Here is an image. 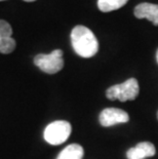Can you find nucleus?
I'll use <instances>...</instances> for the list:
<instances>
[{
  "label": "nucleus",
  "instance_id": "2",
  "mask_svg": "<svg viewBox=\"0 0 158 159\" xmlns=\"http://www.w3.org/2000/svg\"><path fill=\"white\" fill-rule=\"evenodd\" d=\"M140 91L138 80L134 78H129L123 83L115 84L109 87L106 91V97L109 100H118L120 102L133 101L138 97Z\"/></svg>",
  "mask_w": 158,
  "mask_h": 159
},
{
  "label": "nucleus",
  "instance_id": "11",
  "mask_svg": "<svg viewBox=\"0 0 158 159\" xmlns=\"http://www.w3.org/2000/svg\"><path fill=\"white\" fill-rule=\"evenodd\" d=\"M24 1H27V2H33V1H35V0H24Z\"/></svg>",
  "mask_w": 158,
  "mask_h": 159
},
{
  "label": "nucleus",
  "instance_id": "3",
  "mask_svg": "<svg viewBox=\"0 0 158 159\" xmlns=\"http://www.w3.org/2000/svg\"><path fill=\"white\" fill-rule=\"evenodd\" d=\"M71 124L68 121L65 120H56L53 122L49 123L45 127L44 134V140L48 144L56 146V145H61L68 140L71 134Z\"/></svg>",
  "mask_w": 158,
  "mask_h": 159
},
{
  "label": "nucleus",
  "instance_id": "4",
  "mask_svg": "<svg viewBox=\"0 0 158 159\" xmlns=\"http://www.w3.org/2000/svg\"><path fill=\"white\" fill-rule=\"evenodd\" d=\"M34 64L43 72L56 74L64 67L63 52L61 49H56L48 55L39 53L34 57Z\"/></svg>",
  "mask_w": 158,
  "mask_h": 159
},
{
  "label": "nucleus",
  "instance_id": "10",
  "mask_svg": "<svg viewBox=\"0 0 158 159\" xmlns=\"http://www.w3.org/2000/svg\"><path fill=\"white\" fill-rule=\"evenodd\" d=\"M127 1L129 0H97V7L101 11L109 12L122 7Z\"/></svg>",
  "mask_w": 158,
  "mask_h": 159
},
{
  "label": "nucleus",
  "instance_id": "12",
  "mask_svg": "<svg viewBox=\"0 0 158 159\" xmlns=\"http://www.w3.org/2000/svg\"><path fill=\"white\" fill-rule=\"evenodd\" d=\"M156 59H157V63H158V50H157V53H156Z\"/></svg>",
  "mask_w": 158,
  "mask_h": 159
},
{
  "label": "nucleus",
  "instance_id": "8",
  "mask_svg": "<svg viewBox=\"0 0 158 159\" xmlns=\"http://www.w3.org/2000/svg\"><path fill=\"white\" fill-rule=\"evenodd\" d=\"M134 16L138 19H147L155 26H158V4L141 3L134 8Z\"/></svg>",
  "mask_w": 158,
  "mask_h": 159
},
{
  "label": "nucleus",
  "instance_id": "5",
  "mask_svg": "<svg viewBox=\"0 0 158 159\" xmlns=\"http://www.w3.org/2000/svg\"><path fill=\"white\" fill-rule=\"evenodd\" d=\"M100 123L104 127H109L118 123H125L129 120V116L125 111L117 108H106L100 114Z\"/></svg>",
  "mask_w": 158,
  "mask_h": 159
},
{
  "label": "nucleus",
  "instance_id": "9",
  "mask_svg": "<svg viewBox=\"0 0 158 159\" xmlns=\"http://www.w3.org/2000/svg\"><path fill=\"white\" fill-rule=\"evenodd\" d=\"M84 155V150L82 146L78 144H71L67 146L58 155L56 159H82Z\"/></svg>",
  "mask_w": 158,
  "mask_h": 159
},
{
  "label": "nucleus",
  "instance_id": "6",
  "mask_svg": "<svg viewBox=\"0 0 158 159\" xmlns=\"http://www.w3.org/2000/svg\"><path fill=\"white\" fill-rule=\"evenodd\" d=\"M12 29L11 25L0 20V52L11 53L16 48V40L11 37Z\"/></svg>",
  "mask_w": 158,
  "mask_h": 159
},
{
  "label": "nucleus",
  "instance_id": "1",
  "mask_svg": "<svg viewBox=\"0 0 158 159\" xmlns=\"http://www.w3.org/2000/svg\"><path fill=\"white\" fill-rule=\"evenodd\" d=\"M71 42L75 52L82 57H92L99 50V42L95 34L84 26L74 27L71 32Z\"/></svg>",
  "mask_w": 158,
  "mask_h": 159
},
{
  "label": "nucleus",
  "instance_id": "7",
  "mask_svg": "<svg viewBox=\"0 0 158 159\" xmlns=\"http://www.w3.org/2000/svg\"><path fill=\"white\" fill-rule=\"evenodd\" d=\"M156 154L155 146L149 142H142L136 147L129 149L126 152L127 159H145L147 157H152Z\"/></svg>",
  "mask_w": 158,
  "mask_h": 159
},
{
  "label": "nucleus",
  "instance_id": "13",
  "mask_svg": "<svg viewBox=\"0 0 158 159\" xmlns=\"http://www.w3.org/2000/svg\"><path fill=\"white\" fill-rule=\"evenodd\" d=\"M157 118H158V112H157Z\"/></svg>",
  "mask_w": 158,
  "mask_h": 159
},
{
  "label": "nucleus",
  "instance_id": "14",
  "mask_svg": "<svg viewBox=\"0 0 158 159\" xmlns=\"http://www.w3.org/2000/svg\"><path fill=\"white\" fill-rule=\"evenodd\" d=\"M0 1H4V0H0Z\"/></svg>",
  "mask_w": 158,
  "mask_h": 159
}]
</instances>
